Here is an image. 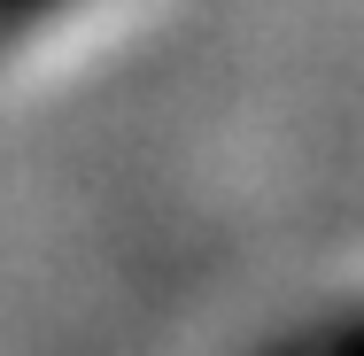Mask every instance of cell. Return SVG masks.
Here are the masks:
<instances>
[{"label": "cell", "instance_id": "obj_1", "mask_svg": "<svg viewBox=\"0 0 364 356\" xmlns=\"http://www.w3.org/2000/svg\"><path fill=\"white\" fill-rule=\"evenodd\" d=\"M63 8H77V0H0V55H16L23 39H39Z\"/></svg>", "mask_w": 364, "mask_h": 356}, {"label": "cell", "instance_id": "obj_2", "mask_svg": "<svg viewBox=\"0 0 364 356\" xmlns=\"http://www.w3.org/2000/svg\"><path fill=\"white\" fill-rule=\"evenodd\" d=\"M333 356H364V325H349V333L333 341Z\"/></svg>", "mask_w": 364, "mask_h": 356}]
</instances>
